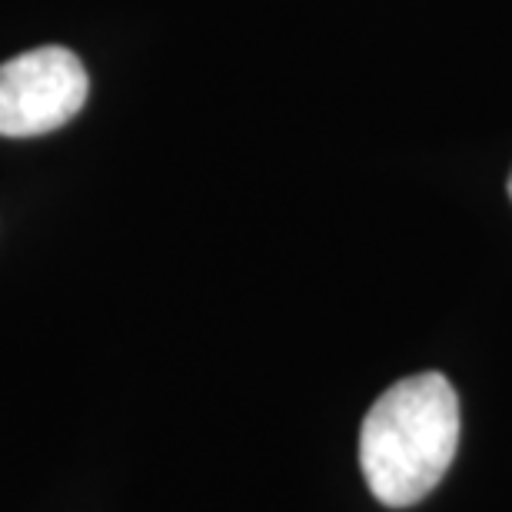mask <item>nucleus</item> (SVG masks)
Listing matches in <instances>:
<instances>
[{"instance_id":"f03ea898","label":"nucleus","mask_w":512,"mask_h":512,"mask_svg":"<svg viewBox=\"0 0 512 512\" xmlns=\"http://www.w3.org/2000/svg\"><path fill=\"white\" fill-rule=\"evenodd\" d=\"M87 70L67 47H34L0 64V137H40L87 104Z\"/></svg>"},{"instance_id":"7ed1b4c3","label":"nucleus","mask_w":512,"mask_h":512,"mask_svg":"<svg viewBox=\"0 0 512 512\" xmlns=\"http://www.w3.org/2000/svg\"><path fill=\"white\" fill-rule=\"evenodd\" d=\"M509 197H512V177H509Z\"/></svg>"},{"instance_id":"f257e3e1","label":"nucleus","mask_w":512,"mask_h":512,"mask_svg":"<svg viewBox=\"0 0 512 512\" xmlns=\"http://www.w3.org/2000/svg\"><path fill=\"white\" fill-rule=\"evenodd\" d=\"M459 449V396L443 373H416L389 386L360 429V466L370 493L406 509L443 483Z\"/></svg>"}]
</instances>
